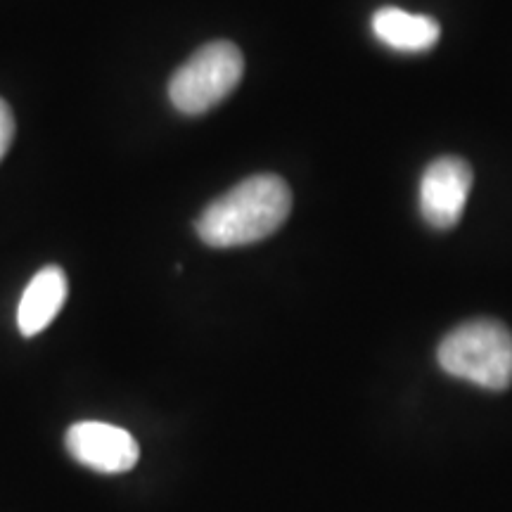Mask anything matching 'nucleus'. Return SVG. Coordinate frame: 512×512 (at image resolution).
Returning <instances> with one entry per match:
<instances>
[{
  "mask_svg": "<svg viewBox=\"0 0 512 512\" xmlns=\"http://www.w3.org/2000/svg\"><path fill=\"white\" fill-rule=\"evenodd\" d=\"M242 74L245 57L235 43H207L171 76L169 100L181 114L197 117L226 100L238 88Z\"/></svg>",
  "mask_w": 512,
  "mask_h": 512,
  "instance_id": "obj_3",
  "label": "nucleus"
},
{
  "mask_svg": "<svg viewBox=\"0 0 512 512\" xmlns=\"http://www.w3.org/2000/svg\"><path fill=\"white\" fill-rule=\"evenodd\" d=\"M12 138H15V117L8 102L0 98V159L10 150Z\"/></svg>",
  "mask_w": 512,
  "mask_h": 512,
  "instance_id": "obj_8",
  "label": "nucleus"
},
{
  "mask_svg": "<svg viewBox=\"0 0 512 512\" xmlns=\"http://www.w3.org/2000/svg\"><path fill=\"white\" fill-rule=\"evenodd\" d=\"M437 361L446 375L503 392L512 384V332L498 320H467L441 339Z\"/></svg>",
  "mask_w": 512,
  "mask_h": 512,
  "instance_id": "obj_2",
  "label": "nucleus"
},
{
  "mask_svg": "<svg viewBox=\"0 0 512 512\" xmlns=\"http://www.w3.org/2000/svg\"><path fill=\"white\" fill-rule=\"evenodd\" d=\"M290 211V185L280 176L261 174L211 202L197 219L195 230L209 247L254 245L283 226Z\"/></svg>",
  "mask_w": 512,
  "mask_h": 512,
  "instance_id": "obj_1",
  "label": "nucleus"
},
{
  "mask_svg": "<svg viewBox=\"0 0 512 512\" xmlns=\"http://www.w3.org/2000/svg\"><path fill=\"white\" fill-rule=\"evenodd\" d=\"M472 190V169L460 157H439L420 181V214L432 228H453L463 216Z\"/></svg>",
  "mask_w": 512,
  "mask_h": 512,
  "instance_id": "obj_5",
  "label": "nucleus"
},
{
  "mask_svg": "<svg viewBox=\"0 0 512 512\" xmlns=\"http://www.w3.org/2000/svg\"><path fill=\"white\" fill-rule=\"evenodd\" d=\"M373 34L387 48L399 53H425L437 46L441 27L437 19L399 8H380L373 15Z\"/></svg>",
  "mask_w": 512,
  "mask_h": 512,
  "instance_id": "obj_7",
  "label": "nucleus"
},
{
  "mask_svg": "<svg viewBox=\"0 0 512 512\" xmlns=\"http://www.w3.org/2000/svg\"><path fill=\"white\" fill-rule=\"evenodd\" d=\"M64 444L76 463L102 475H124L140 460L136 437L110 422H76L67 430Z\"/></svg>",
  "mask_w": 512,
  "mask_h": 512,
  "instance_id": "obj_4",
  "label": "nucleus"
},
{
  "mask_svg": "<svg viewBox=\"0 0 512 512\" xmlns=\"http://www.w3.org/2000/svg\"><path fill=\"white\" fill-rule=\"evenodd\" d=\"M67 299V275L60 266L41 268L24 290L17 306V328L34 337L53 323Z\"/></svg>",
  "mask_w": 512,
  "mask_h": 512,
  "instance_id": "obj_6",
  "label": "nucleus"
}]
</instances>
